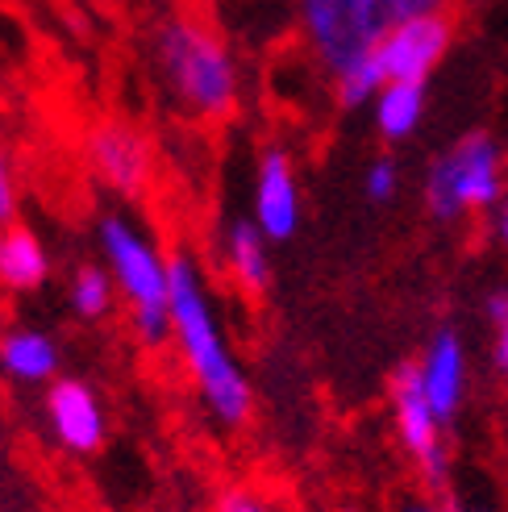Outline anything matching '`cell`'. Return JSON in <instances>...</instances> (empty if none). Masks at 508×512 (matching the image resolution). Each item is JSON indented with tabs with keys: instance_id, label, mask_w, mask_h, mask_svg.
<instances>
[{
	"instance_id": "obj_1",
	"label": "cell",
	"mask_w": 508,
	"mask_h": 512,
	"mask_svg": "<svg viewBox=\"0 0 508 512\" xmlns=\"http://www.w3.org/2000/svg\"><path fill=\"white\" fill-rule=\"evenodd\" d=\"M171 346L221 429H242L254 413L250 379L217 321L205 275L188 254H171Z\"/></svg>"
},
{
	"instance_id": "obj_6",
	"label": "cell",
	"mask_w": 508,
	"mask_h": 512,
	"mask_svg": "<svg viewBox=\"0 0 508 512\" xmlns=\"http://www.w3.org/2000/svg\"><path fill=\"white\" fill-rule=\"evenodd\" d=\"M450 46H454V13L442 9L396 25L392 34L375 42L371 55L388 84H425L450 55Z\"/></svg>"
},
{
	"instance_id": "obj_22",
	"label": "cell",
	"mask_w": 508,
	"mask_h": 512,
	"mask_svg": "<svg viewBox=\"0 0 508 512\" xmlns=\"http://www.w3.org/2000/svg\"><path fill=\"white\" fill-rule=\"evenodd\" d=\"M13 213H17V175L5 142H0V225H13Z\"/></svg>"
},
{
	"instance_id": "obj_5",
	"label": "cell",
	"mask_w": 508,
	"mask_h": 512,
	"mask_svg": "<svg viewBox=\"0 0 508 512\" xmlns=\"http://www.w3.org/2000/svg\"><path fill=\"white\" fill-rule=\"evenodd\" d=\"M388 400H392V425H396V438L404 446V454L413 458L417 475L429 483V488H446V475H450V450L442 442V417L429 408L425 392H421V375L417 363H400L392 371L388 383Z\"/></svg>"
},
{
	"instance_id": "obj_4",
	"label": "cell",
	"mask_w": 508,
	"mask_h": 512,
	"mask_svg": "<svg viewBox=\"0 0 508 512\" xmlns=\"http://www.w3.org/2000/svg\"><path fill=\"white\" fill-rule=\"evenodd\" d=\"M425 209L434 221H463L475 213H496L504 204V150L492 134L471 130L429 163Z\"/></svg>"
},
{
	"instance_id": "obj_15",
	"label": "cell",
	"mask_w": 508,
	"mask_h": 512,
	"mask_svg": "<svg viewBox=\"0 0 508 512\" xmlns=\"http://www.w3.org/2000/svg\"><path fill=\"white\" fill-rule=\"evenodd\" d=\"M371 121L388 142L413 138L425 121V84H384L371 105Z\"/></svg>"
},
{
	"instance_id": "obj_10",
	"label": "cell",
	"mask_w": 508,
	"mask_h": 512,
	"mask_svg": "<svg viewBox=\"0 0 508 512\" xmlns=\"http://www.w3.org/2000/svg\"><path fill=\"white\" fill-rule=\"evenodd\" d=\"M46 425L67 454H96L105 446V404L84 379H55L46 388Z\"/></svg>"
},
{
	"instance_id": "obj_14",
	"label": "cell",
	"mask_w": 508,
	"mask_h": 512,
	"mask_svg": "<svg viewBox=\"0 0 508 512\" xmlns=\"http://www.w3.org/2000/svg\"><path fill=\"white\" fill-rule=\"evenodd\" d=\"M50 279V254L42 238L25 225H0V288L5 292H38Z\"/></svg>"
},
{
	"instance_id": "obj_17",
	"label": "cell",
	"mask_w": 508,
	"mask_h": 512,
	"mask_svg": "<svg viewBox=\"0 0 508 512\" xmlns=\"http://www.w3.org/2000/svg\"><path fill=\"white\" fill-rule=\"evenodd\" d=\"M67 300H71V313L80 321H100L113 313V300H117V284L109 267L100 263H84L80 271L71 275V288H67Z\"/></svg>"
},
{
	"instance_id": "obj_23",
	"label": "cell",
	"mask_w": 508,
	"mask_h": 512,
	"mask_svg": "<svg viewBox=\"0 0 508 512\" xmlns=\"http://www.w3.org/2000/svg\"><path fill=\"white\" fill-rule=\"evenodd\" d=\"M492 234H496V242L508 250V196H504V204L492 213Z\"/></svg>"
},
{
	"instance_id": "obj_9",
	"label": "cell",
	"mask_w": 508,
	"mask_h": 512,
	"mask_svg": "<svg viewBox=\"0 0 508 512\" xmlns=\"http://www.w3.org/2000/svg\"><path fill=\"white\" fill-rule=\"evenodd\" d=\"M300 25L313 55L329 75H338L354 59L371 55L359 25V0H300Z\"/></svg>"
},
{
	"instance_id": "obj_19",
	"label": "cell",
	"mask_w": 508,
	"mask_h": 512,
	"mask_svg": "<svg viewBox=\"0 0 508 512\" xmlns=\"http://www.w3.org/2000/svg\"><path fill=\"white\" fill-rule=\"evenodd\" d=\"M484 313L492 321V363L500 375H508V288L484 296Z\"/></svg>"
},
{
	"instance_id": "obj_16",
	"label": "cell",
	"mask_w": 508,
	"mask_h": 512,
	"mask_svg": "<svg viewBox=\"0 0 508 512\" xmlns=\"http://www.w3.org/2000/svg\"><path fill=\"white\" fill-rule=\"evenodd\" d=\"M450 0H359V25H363V38L375 50V42L392 34L396 25L404 21H417L425 13H442Z\"/></svg>"
},
{
	"instance_id": "obj_25",
	"label": "cell",
	"mask_w": 508,
	"mask_h": 512,
	"mask_svg": "<svg viewBox=\"0 0 508 512\" xmlns=\"http://www.w3.org/2000/svg\"><path fill=\"white\" fill-rule=\"evenodd\" d=\"M459 512H496L492 504H467V508H459Z\"/></svg>"
},
{
	"instance_id": "obj_20",
	"label": "cell",
	"mask_w": 508,
	"mask_h": 512,
	"mask_svg": "<svg viewBox=\"0 0 508 512\" xmlns=\"http://www.w3.org/2000/svg\"><path fill=\"white\" fill-rule=\"evenodd\" d=\"M396 188H400V167H396L388 155L371 159V163H367V175H363V196H367L371 204H388V200L396 196Z\"/></svg>"
},
{
	"instance_id": "obj_13",
	"label": "cell",
	"mask_w": 508,
	"mask_h": 512,
	"mask_svg": "<svg viewBox=\"0 0 508 512\" xmlns=\"http://www.w3.org/2000/svg\"><path fill=\"white\" fill-rule=\"evenodd\" d=\"M221 259H225V271H230V279L238 284L242 296H250V300L267 296V288H271V242L259 234V225L250 217L225 225Z\"/></svg>"
},
{
	"instance_id": "obj_18",
	"label": "cell",
	"mask_w": 508,
	"mask_h": 512,
	"mask_svg": "<svg viewBox=\"0 0 508 512\" xmlns=\"http://www.w3.org/2000/svg\"><path fill=\"white\" fill-rule=\"evenodd\" d=\"M384 71H379L375 55H363L354 59L346 71L334 75V88H338V105L342 109H363V105H375V96L384 92Z\"/></svg>"
},
{
	"instance_id": "obj_21",
	"label": "cell",
	"mask_w": 508,
	"mask_h": 512,
	"mask_svg": "<svg viewBox=\"0 0 508 512\" xmlns=\"http://www.w3.org/2000/svg\"><path fill=\"white\" fill-rule=\"evenodd\" d=\"M213 512H279V504L263 492V488H250V483H234L213 500Z\"/></svg>"
},
{
	"instance_id": "obj_24",
	"label": "cell",
	"mask_w": 508,
	"mask_h": 512,
	"mask_svg": "<svg viewBox=\"0 0 508 512\" xmlns=\"http://www.w3.org/2000/svg\"><path fill=\"white\" fill-rule=\"evenodd\" d=\"M396 512H446V508L438 500H429V496H409Z\"/></svg>"
},
{
	"instance_id": "obj_11",
	"label": "cell",
	"mask_w": 508,
	"mask_h": 512,
	"mask_svg": "<svg viewBox=\"0 0 508 512\" xmlns=\"http://www.w3.org/2000/svg\"><path fill=\"white\" fill-rule=\"evenodd\" d=\"M417 375H421V392H425L429 408L442 417V425H450L463 413L467 388H471V363H467V346L459 338V329L442 325L438 334L425 342V350L417 358Z\"/></svg>"
},
{
	"instance_id": "obj_3",
	"label": "cell",
	"mask_w": 508,
	"mask_h": 512,
	"mask_svg": "<svg viewBox=\"0 0 508 512\" xmlns=\"http://www.w3.org/2000/svg\"><path fill=\"white\" fill-rule=\"evenodd\" d=\"M96 238L117 296L130 309L134 342L142 350L171 346V254H163L155 238L125 213L100 217Z\"/></svg>"
},
{
	"instance_id": "obj_7",
	"label": "cell",
	"mask_w": 508,
	"mask_h": 512,
	"mask_svg": "<svg viewBox=\"0 0 508 512\" xmlns=\"http://www.w3.org/2000/svg\"><path fill=\"white\" fill-rule=\"evenodd\" d=\"M84 159L92 167V175L105 184L109 192L134 200L150 188V175H155V155H150V142L142 130L125 121H100L84 138Z\"/></svg>"
},
{
	"instance_id": "obj_8",
	"label": "cell",
	"mask_w": 508,
	"mask_h": 512,
	"mask_svg": "<svg viewBox=\"0 0 508 512\" xmlns=\"http://www.w3.org/2000/svg\"><path fill=\"white\" fill-rule=\"evenodd\" d=\"M250 221L267 242H288L300 229V184L296 163L284 146H267L254 167V204Z\"/></svg>"
},
{
	"instance_id": "obj_2",
	"label": "cell",
	"mask_w": 508,
	"mask_h": 512,
	"mask_svg": "<svg viewBox=\"0 0 508 512\" xmlns=\"http://www.w3.org/2000/svg\"><path fill=\"white\" fill-rule=\"evenodd\" d=\"M150 67L175 109L196 121H225L242 105V67L205 17L167 13L150 30Z\"/></svg>"
},
{
	"instance_id": "obj_12",
	"label": "cell",
	"mask_w": 508,
	"mask_h": 512,
	"mask_svg": "<svg viewBox=\"0 0 508 512\" xmlns=\"http://www.w3.org/2000/svg\"><path fill=\"white\" fill-rule=\"evenodd\" d=\"M0 375L21 383V388H38V383H55L59 375V342L42 334L34 325H17L0 334Z\"/></svg>"
}]
</instances>
